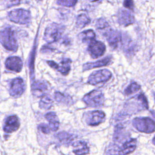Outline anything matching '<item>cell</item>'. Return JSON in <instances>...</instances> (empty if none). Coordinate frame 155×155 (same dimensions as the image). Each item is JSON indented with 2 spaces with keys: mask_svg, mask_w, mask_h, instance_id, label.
<instances>
[{
  "mask_svg": "<svg viewBox=\"0 0 155 155\" xmlns=\"http://www.w3.org/2000/svg\"><path fill=\"white\" fill-rule=\"evenodd\" d=\"M118 23L122 26L127 27L133 24L134 22V18L133 15L128 11L124 9L119 10L117 15Z\"/></svg>",
  "mask_w": 155,
  "mask_h": 155,
  "instance_id": "4fadbf2b",
  "label": "cell"
},
{
  "mask_svg": "<svg viewBox=\"0 0 155 155\" xmlns=\"http://www.w3.org/2000/svg\"><path fill=\"white\" fill-rule=\"evenodd\" d=\"M112 76L110 71L107 69L99 70L93 72L88 77L87 83L93 85H98L106 83Z\"/></svg>",
  "mask_w": 155,
  "mask_h": 155,
  "instance_id": "8992f818",
  "label": "cell"
},
{
  "mask_svg": "<svg viewBox=\"0 0 155 155\" xmlns=\"http://www.w3.org/2000/svg\"><path fill=\"white\" fill-rule=\"evenodd\" d=\"M49 84L45 81L38 80L34 82L31 85V91L33 96L42 97L46 95L48 90Z\"/></svg>",
  "mask_w": 155,
  "mask_h": 155,
  "instance_id": "7c38bea8",
  "label": "cell"
},
{
  "mask_svg": "<svg viewBox=\"0 0 155 155\" xmlns=\"http://www.w3.org/2000/svg\"><path fill=\"white\" fill-rule=\"evenodd\" d=\"M112 60H113L112 57L111 56H108L102 58V59L98 60L96 62H87L83 65L82 70H83V71H85V70H88L97 68V67L108 65L111 64Z\"/></svg>",
  "mask_w": 155,
  "mask_h": 155,
  "instance_id": "2e32d148",
  "label": "cell"
},
{
  "mask_svg": "<svg viewBox=\"0 0 155 155\" xmlns=\"http://www.w3.org/2000/svg\"><path fill=\"white\" fill-rule=\"evenodd\" d=\"M25 88L24 80L21 78H16L11 80L8 84L9 94L15 97L21 96Z\"/></svg>",
  "mask_w": 155,
  "mask_h": 155,
  "instance_id": "52a82bcc",
  "label": "cell"
},
{
  "mask_svg": "<svg viewBox=\"0 0 155 155\" xmlns=\"http://www.w3.org/2000/svg\"><path fill=\"white\" fill-rule=\"evenodd\" d=\"M64 31V27L56 23L48 25L45 30L44 39L48 44L58 41Z\"/></svg>",
  "mask_w": 155,
  "mask_h": 155,
  "instance_id": "277c9868",
  "label": "cell"
},
{
  "mask_svg": "<svg viewBox=\"0 0 155 155\" xmlns=\"http://www.w3.org/2000/svg\"><path fill=\"white\" fill-rule=\"evenodd\" d=\"M20 2H21L20 0H9L7 7H11V6L18 5L19 4H20Z\"/></svg>",
  "mask_w": 155,
  "mask_h": 155,
  "instance_id": "f546056e",
  "label": "cell"
},
{
  "mask_svg": "<svg viewBox=\"0 0 155 155\" xmlns=\"http://www.w3.org/2000/svg\"><path fill=\"white\" fill-rule=\"evenodd\" d=\"M1 42L3 47L8 51H16L18 44L15 33L10 27H5L1 31Z\"/></svg>",
  "mask_w": 155,
  "mask_h": 155,
  "instance_id": "6da1fadb",
  "label": "cell"
},
{
  "mask_svg": "<svg viewBox=\"0 0 155 155\" xmlns=\"http://www.w3.org/2000/svg\"><path fill=\"white\" fill-rule=\"evenodd\" d=\"M73 151L76 155H85L88 154L89 148L86 142L78 141L73 144Z\"/></svg>",
  "mask_w": 155,
  "mask_h": 155,
  "instance_id": "d6986e66",
  "label": "cell"
},
{
  "mask_svg": "<svg viewBox=\"0 0 155 155\" xmlns=\"http://www.w3.org/2000/svg\"><path fill=\"white\" fill-rule=\"evenodd\" d=\"M78 38L82 42L90 43L95 40L96 34L92 30H87L83 31L78 35Z\"/></svg>",
  "mask_w": 155,
  "mask_h": 155,
  "instance_id": "ffe728a7",
  "label": "cell"
},
{
  "mask_svg": "<svg viewBox=\"0 0 155 155\" xmlns=\"http://www.w3.org/2000/svg\"><path fill=\"white\" fill-rule=\"evenodd\" d=\"M140 89V85L138 84L137 83L133 82H131L125 90L124 93L126 95H130L131 94H133L134 93H136Z\"/></svg>",
  "mask_w": 155,
  "mask_h": 155,
  "instance_id": "cb8c5ba5",
  "label": "cell"
},
{
  "mask_svg": "<svg viewBox=\"0 0 155 155\" xmlns=\"http://www.w3.org/2000/svg\"><path fill=\"white\" fill-rule=\"evenodd\" d=\"M38 128L42 133L44 134H49L51 130L49 125H47V124H39L38 126Z\"/></svg>",
  "mask_w": 155,
  "mask_h": 155,
  "instance_id": "83f0119b",
  "label": "cell"
},
{
  "mask_svg": "<svg viewBox=\"0 0 155 155\" xmlns=\"http://www.w3.org/2000/svg\"><path fill=\"white\" fill-rule=\"evenodd\" d=\"M20 125L18 117L15 115H12L7 117L5 119L4 131L6 133H12L16 131Z\"/></svg>",
  "mask_w": 155,
  "mask_h": 155,
  "instance_id": "9a60e30c",
  "label": "cell"
},
{
  "mask_svg": "<svg viewBox=\"0 0 155 155\" xmlns=\"http://www.w3.org/2000/svg\"><path fill=\"white\" fill-rule=\"evenodd\" d=\"M84 117L87 125L97 126L105 120V114L100 110L89 111L85 113Z\"/></svg>",
  "mask_w": 155,
  "mask_h": 155,
  "instance_id": "ba28073f",
  "label": "cell"
},
{
  "mask_svg": "<svg viewBox=\"0 0 155 155\" xmlns=\"http://www.w3.org/2000/svg\"><path fill=\"white\" fill-rule=\"evenodd\" d=\"M90 1H91V2H96V1H98L99 0H90Z\"/></svg>",
  "mask_w": 155,
  "mask_h": 155,
  "instance_id": "d6a6232c",
  "label": "cell"
},
{
  "mask_svg": "<svg viewBox=\"0 0 155 155\" xmlns=\"http://www.w3.org/2000/svg\"><path fill=\"white\" fill-rule=\"evenodd\" d=\"M152 143H153V145H155V136L153 137V140H152Z\"/></svg>",
  "mask_w": 155,
  "mask_h": 155,
  "instance_id": "1f68e13d",
  "label": "cell"
},
{
  "mask_svg": "<svg viewBox=\"0 0 155 155\" xmlns=\"http://www.w3.org/2000/svg\"><path fill=\"white\" fill-rule=\"evenodd\" d=\"M78 0H57V2L59 5L71 7L75 5Z\"/></svg>",
  "mask_w": 155,
  "mask_h": 155,
  "instance_id": "4316f807",
  "label": "cell"
},
{
  "mask_svg": "<svg viewBox=\"0 0 155 155\" xmlns=\"http://www.w3.org/2000/svg\"><path fill=\"white\" fill-rule=\"evenodd\" d=\"M123 5L125 8L131 10H133L134 7L133 0H124L123 2Z\"/></svg>",
  "mask_w": 155,
  "mask_h": 155,
  "instance_id": "f1b7e54d",
  "label": "cell"
},
{
  "mask_svg": "<svg viewBox=\"0 0 155 155\" xmlns=\"http://www.w3.org/2000/svg\"><path fill=\"white\" fill-rule=\"evenodd\" d=\"M154 100H155V93H154Z\"/></svg>",
  "mask_w": 155,
  "mask_h": 155,
  "instance_id": "836d02e7",
  "label": "cell"
},
{
  "mask_svg": "<svg viewBox=\"0 0 155 155\" xmlns=\"http://www.w3.org/2000/svg\"><path fill=\"white\" fill-rule=\"evenodd\" d=\"M90 19L85 14L82 13L78 16L76 18V25L77 27L79 28H82L86 25H88L90 23Z\"/></svg>",
  "mask_w": 155,
  "mask_h": 155,
  "instance_id": "7402d4cb",
  "label": "cell"
},
{
  "mask_svg": "<svg viewBox=\"0 0 155 155\" xmlns=\"http://www.w3.org/2000/svg\"><path fill=\"white\" fill-rule=\"evenodd\" d=\"M8 18L15 23L23 25L28 24L31 21V14L28 10L25 9H14L9 12Z\"/></svg>",
  "mask_w": 155,
  "mask_h": 155,
  "instance_id": "5b68a950",
  "label": "cell"
},
{
  "mask_svg": "<svg viewBox=\"0 0 155 155\" xmlns=\"http://www.w3.org/2000/svg\"><path fill=\"white\" fill-rule=\"evenodd\" d=\"M22 61L19 57L11 56L8 58L5 62V65L7 69L15 72H19L22 68Z\"/></svg>",
  "mask_w": 155,
  "mask_h": 155,
  "instance_id": "5bb4252c",
  "label": "cell"
},
{
  "mask_svg": "<svg viewBox=\"0 0 155 155\" xmlns=\"http://www.w3.org/2000/svg\"><path fill=\"white\" fill-rule=\"evenodd\" d=\"M82 101L90 107H100L104 103L105 97L102 91L94 90L86 94L83 97Z\"/></svg>",
  "mask_w": 155,
  "mask_h": 155,
  "instance_id": "3957f363",
  "label": "cell"
},
{
  "mask_svg": "<svg viewBox=\"0 0 155 155\" xmlns=\"http://www.w3.org/2000/svg\"><path fill=\"white\" fill-rule=\"evenodd\" d=\"M137 140L136 139H131L125 142L118 150V155H127L133 152L136 148Z\"/></svg>",
  "mask_w": 155,
  "mask_h": 155,
  "instance_id": "e0dca14e",
  "label": "cell"
},
{
  "mask_svg": "<svg viewBox=\"0 0 155 155\" xmlns=\"http://www.w3.org/2000/svg\"><path fill=\"white\" fill-rule=\"evenodd\" d=\"M54 96L55 100L59 103H62L65 105H71L73 104V99L69 95L56 91L54 93Z\"/></svg>",
  "mask_w": 155,
  "mask_h": 155,
  "instance_id": "44dd1931",
  "label": "cell"
},
{
  "mask_svg": "<svg viewBox=\"0 0 155 155\" xmlns=\"http://www.w3.org/2000/svg\"><path fill=\"white\" fill-rule=\"evenodd\" d=\"M58 137L61 141L65 143H70L73 139L72 135H71L66 132L59 133V134H58Z\"/></svg>",
  "mask_w": 155,
  "mask_h": 155,
  "instance_id": "484cf974",
  "label": "cell"
},
{
  "mask_svg": "<svg viewBox=\"0 0 155 155\" xmlns=\"http://www.w3.org/2000/svg\"><path fill=\"white\" fill-rule=\"evenodd\" d=\"M39 105L41 109L48 110L53 105V101L49 96L45 95L41 97V99L39 103Z\"/></svg>",
  "mask_w": 155,
  "mask_h": 155,
  "instance_id": "603a6c76",
  "label": "cell"
},
{
  "mask_svg": "<svg viewBox=\"0 0 155 155\" xmlns=\"http://www.w3.org/2000/svg\"><path fill=\"white\" fill-rule=\"evenodd\" d=\"M47 63L52 68L59 71L63 75H67L70 70V65L71 60L68 58H64L61 60L59 64H57L53 61H47Z\"/></svg>",
  "mask_w": 155,
  "mask_h": 155,
  "instance_id": "8fae6325",
  "label": "cell"
},
{
  "mask_svg": "<svg viewBox=\"0 0 155 155\" xmlns=\"http://www.w3.org/2000/svg\"><path fill=\"white\" fill-rule=\"evenodd\" d=\"M150 113H151V114L153 115V116L155 118V111L151 110V111H150Z\"/></svg>",
  "mask_w": 155,
  "mask_h": 155,
  "instance_id": "4dcf8cb0",
  "label": "cell"
},
{
  "mask_svg": "<svg viewBox=\"0 0 155 155\" xmlns=\"http://www.w3.org/2000/svg\"><path fill=\"white\" fill-rule=\"evenodd\" d=\"M105 50L106 47L103 42L95 40L89 43L87 48L88 53L93 59L102 56L104 54Z\"/></svg>",
  "mask_w": 155,
  "mask_h": 155,
  "instance_id": "30bf717a",
  "label": "cell"
},
{
  "mask_svg": "<svg viewBox=\"0 0 155 155\" xmlns=\"http://www.w3.org/2000/svg\"><path fill=\"white\" fill-rule=\"evenodd\" d=\"M102 35L105 37L110 46L113 48H117L122 41L121 33L117 31L111 29L110 27L102 31Z\"/></svg>",
  "mask_w": 155,
  "mask_h": 155,
  "instance_id": "9c48e42d",
  "label": "cell"
},
{
  "mask_svg": "<svg viewBox=\"0 0 155 155\" xmlns=\"http://www.w3.org/2000/svg\"><path fill=\"white\" fill-rule=\"evenodd\" d=\"M95 27L96 29L100 31H104L110 27L107 21L104 18H99L95 22Z\"/></svg>",
  "mask_w": 155,
  "mask_h": 155,
  "instance_id": "d4e9b609",
  "label": "cell"
},
{
  "mask_svg": "<svg viewBox=\"0 0 155 155\" xmlns=\"http://www.w3.org/2000/svg\"><path fill=\"white\" fill-rule=\"evenodd\" d=\"M45 119L49 122V127L51 131H56L59 128V119L54 112H49L45 114Z\"/></svg>",
  "mask_w": 155,
  "mask_h": 155,
  "instance_id": "ac0fdd59",
  "label": "cell"
},
{
  "mask_svg": "<svg viewBox=\"0 0 155 155\" xmlns=\"http://www.w3.org/2000/svg\"><path fill=\"white\" fill-rule=\"evenodd\" d=\"M132 124L137 131L142 133L150 134L155 131V122L149 117H135Z\"/></svg>",
  "mask_w": 155,
  "mask_h": 155,
  "instance_id": "7a4b0ae2",
  "label": "cell"
}]
</instances>
